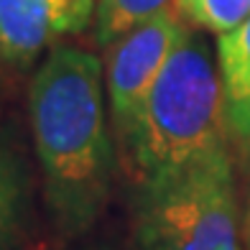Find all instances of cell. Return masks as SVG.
Segmentation results:
<instances>
[{"instance_id": "cell-1", "label": "cell", "mask_w": 250, "mask_h": 250, "mask_svg": "<svg viewBox=\"0 0 250 250\" xmlns=\"http://www.w3.org/2000/svg\"><path fill=\"white\" fill-rule=\"evenodd\" d=\"M28 125L51 227L62 240H77L105 212L120 156L107 125L100 56L51 49L28 87Z\"/></svg>"}, {"instance_id": "cell-2", "label": "cell", "mask_w": 250, "mask_h": 250, "mask_svg": "<svg viewBox=\"0 0 250 250\" xmlns=\"http://www.w3.org/2000/svg\"><path fill=\"white\" fill-rule=\"evenodd\" d=\"M222 146H230V133L222 112L217 54L204 31L184 26L138 118L118 141V153L133 184H138Z\"/></svg>"}, {"instance_id": "cell-3", "label": "cell", "mask_w": 250, "mask_h": 250, "mask_svg": "<svg viewBox=\"0 0 250 250\" xmlns=\"http://www.w3.org/2000/svg\"><path fill=\"white\" fill-rule=\"evenodd\" d=\"M130 230L138 250H245L230 146L133 184Z\"/></svg>"}, {"instance_id": "cell-4", "label": "cell", "mask_w": 250, "mask_h": 250, "mask_svg": "<svg viewBox=\"0 0 250 250\" xmlns=\"http://www.w3.org/2000/svg\"><path fill=\"white\" fill-rule=\"evenodd\" d=\"M184 26L176 10L168 8L107 49L105 89L115 141H120L138 118Z\"/></svg>"}, {"instance_id": "cell-5", "label": "cell", "mask_w": 250, "mask_h": 250, "mask_svg": "<svg viewBox=\"0 0 250 250\" xmlns=\"http://www.w3.org/2000/svg\"><path fill=\"white\" fill-rule=\"evenodd\" d=\"M33 225V171L21 143L0 128V250H21Z\"/></svg>"}, {"instance_id": "cell-6", "label": "cell", "mask_w": 250, "mask_h": 250, "mask_svg": "<svg viewBox=\"0 0 250 250\" xmlns=\"http://www.w3.org/2000/svg\"><path fill=\"white\" fill-rule=\"evenodd\" d=\"M222 84V112L230 138L250 143V16L214 43Z\"/></svg>"}, {"instance_id": "cell-7", "label": "cell", "mask_w": 250, "mask_h": 250, "mask_svg": "<svg viewBox=\"0 0 250 250\" xmlns=\"http://www.w3.org/2000/svg\"><path fill=\"white\" fill-rule=\"evenodd\" d=\"M56 39L51 0H0V54L16 72H23Z\"/></svg>"}, {"instance_id": "cell-8", "label": "cell", "mask_w": 250, "mask_h": 250, "mask_svg": "<svg viewBox=\"0 0 250 250\" xmlns=\"http://www.w3.org/2000/svg\"><path fill=\"white\" fill-rule=\"evenodd\" d=\"M168 3L171 0H97L92 18L95 43L107 51L112 43H118L130 31L168 10Z\"/></svg>"}, {"instance_id": "cell-9", "label": "cell", "mask_w": 250, "mask_h": 250, "mask_svg": "<svg viewBox=\"0 0 250 250\" xmlns=\"http://www.w3.org/2000/svg\"><path fill=\"white\" fill-rule=\"evenodd\" d=\"M174 10L187 26L222 36L250 16V0H174Z\"/></svg>"}, {"instance_id": "cell-10", "label": "cell", "mask_w": 250, "mask_h": 250, "mask_svg": "<svg viewBox=\"0 0 250 250\" xmlns=\"http://www.w3.org/2000/svg\"><path fill=\"white\" fill-rule=\"evenodd\" d=\"M245 250H250V199H248V209H245Z\"/></svg>"}, {"instance_id": "cell-11", "label": "cell", "mask_w": 250, "mask_h": 250, "mask_svg": "<svg viewBox=\"0 0 250 250\" xmlns=\"http://www.w3.org/2000/svg\"><path fill=\"white\" fill-rule=\"evenodd\" d=\"M5 62H3V54H0V95H3V87H5Z\"/></svg>"}, {"instance_id": "cell-12", "label": "cell", "mask_w": 250, "mask_h": 250, "mask_svg": "<svg viewBox=\"0 0 250 250\" xmlns=\"http://www.w3.org/2000/svg\"><path fill=\"white\" fill-rule=\"evenodd\" d=\"M84 250H120V248H115V245H105V243H97V245H89V248H84Z\"/></svg>"}, {"instance_id": "cell-13", "label": "cell", "mask_w": 250, "mask_h": 250, "mask_svg": "<svg viewBox=\"0 0 250 250\" xmlns=\"http://www.w3.org/2000/svg\"><path fill=\"white\" fill-rule=\"evenodd\" d=\"M248 148H250V143H248Z\"/></svg>"}]
</instances>
